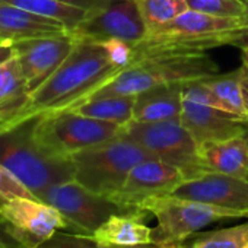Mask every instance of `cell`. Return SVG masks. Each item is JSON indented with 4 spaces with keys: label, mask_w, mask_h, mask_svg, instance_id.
I'll list each match as a JSON object with an SVG mask.
<instances>
[{
    "label": "cell",
    "mask_w": 248,
    "mask_h": 248,
    "mask_svg": "<svg viewBox=\"0 0 248 248\" xmlns=\"http://www.w3.org/2000/svg\"><path fill=\"white\" fill-rule=\"evenodd\" d=\"M120 70L121 69L109 60L101 43L78 38L67 59L30 95L25 108L12 123L72 109L88 99Z\"/></svg>",
    "instance_id": "obj_1"
},
{
    "label": "cell",
    "mask_w": 248,
    "mask_h": 248,
    "mask_svg": "<svg viewBox=\"0 0 248 248\" xmlns=\"http://www.w3.org/2000/svg\"><path fill=\"white\" fill-rule=\"evenodd\" d=\"M37 117L0 124V164L37 199L50 187L75 180L72 158L47 151L35 138Z\"/></svg>",
    "instance_id": "obj_2"
},
{
    "label": "cell",
    "mask_w": 248,
    "mask_h": 248,
    "mask_svg": "<svg viewBox=\"0 0 248 248\" xmlns=\"http://www.w3.org/2000/svg\"><path fill=\"white\" fill-rule=\"evenodd\" d=\"M148 158L152 156L121 132L72 156L75 180L96 194L112 197L123 187L133 167Z\"/></svg>",
    "instance_id": "obj_3"
},
{
    "label": "cell",
    "mask_w": 248,
    "mask_h": 248,
    "mask_svg": "<svg viewBox=\"0 0 248 248\" xmlns=\"http://www.w3.org/2000/svg\"><path fill=\"white\" fill-rule=\"evenodd\" d=\"M140 209L149 212L158 220V225L152 228V244L155 245L184 241L207 225L219 220L248 217L241 212L220 209L171 194L151 197L140 204Z\"/></svg>",
    "instance_id": "obj_4"
},
{
    "label": "cell",
    "mask_w": 248,
    "mask_h": 248,
    "mask_svg": "<svg viewBox=\"0 0 248 248\" xmlns=\"http://www.w3.org/2000/svg\"><path fill=\"white\" fill-rule=\"evenodd\" d=\"M117 124L86 117L73 109L37 115L35 138L51 154L72 158L75 154L107 142L121 133Z\"/></svg>",
    "instance_id": "obj_5"
},
{
    "label": "cell",
    "mask_w": 248,
    "mask_h": 248,
    "mask_svg": "<svg viewBox=\"0 0 248 248\" xmlns=\"http://www.w3.org/2000/svg\"><path fill=\"white\" fill-rule=\"evenodd\" d=\"M121 132L142 146L152 158L178 168L186 175V180L206 172L200 162L199 143L183 126L180 118L158 123L132 120Z\"/></svg>",
    "instance_id": "obj_6"
},
{
    "label": "cell",
    "mask_w": 248,
    "mask_h": 248,
    "mask_svg": "<svg viewBox=\"0 0 248 248\" xmlns=\"http://www.w3.org/2000/svg\"><path fill=\"white\" fill-rule=\"evenodd\" d=\"M38 199L56 207L73 231L89 235H92L112 215L139 209L118 204L109 197L91 191L76 180L50 187Z\"/></svg>",
    "instance_id": "obj_7"
},
{
    "label": "cell",
    "mask_w": 248,
    "mask_h": 248,
    "mask_svg": "<svg viewBox=\"0 0 248 248\" xmlns=\"http://www.w3.org/2000/svg\"><path fill=\"white\" fill-rule=\"evenodd\" d=\"M0 219L8 235L22 248H35L56 231L72 229L56 207L32 197L0 200Z\"/></svg>",
    "instance_id": "obj_8"
},
{
    "label": "cell",
    "mask_w": 248,
    "mask_h": 248,
    "mask_svg": "<svg viewBox=\"0 0 248 248\" xmlns=\"http://www.w3.org/2000/svg\"><path fill=\"white\" fill-rule=\"evenodd\" d=\"M72 34L95 43L120 38L136 46L146 38L148 30L138 0H107L102 8L91 11Z\"/></svg>",
    "instance_id": "obj_9"
},
{
    "label": "cell",
    "mask_w": 248,
    "mask_h": 248,
    "mask_svg": "<svg viewBox=\"0 0 248 248\" xmlns=\"http://www.w3.org/2000/svg\"><path fill=\"white\" fill-rule=\"evenodd\" d=\"M78 38L72 32L30 38L14 43L30 93L37 91L67 59Z\"/></svg>",
    "instance_id": "obj_10"
},
{
    "label": "cell",
    "mask_w": 248,
    "mask_h": 248,
    "mask_svg": "<svg viewBox=\"0 0 248 248\" xmlns=\"http://www.w3.org/2000/svg\"><path fill=\"white\" fill-rule=\"evenodd\" d=\"M170 194L220 209L241 212L248 216V180L242 177L203 172L184 180Z\"/></svg>",
    "instance_id": "obj_11"
},
{
    "label": "cell",
    "mask_w": 248,
    "mask_h": 248,
    "mask_svg": "<svg viewBox=\"0 0 248 248\" xmlns=\"http://www.w3.org/2000/svg\"><path fill=\"white\" fill-rule=\"evenodd\" d=\"M186 180V175L175 167L156 159L148 158L133 167L123 187L109 197L126 207H139L155 196L170 194Z\"/></svg>",
    "instance_id": "obj_12"
},
{
    "label": "cell",
    "mask_w": 248,
    "mask_h": 248,
    "mask_svg": "<svg viewBox=\"0 0 248 248\" xmlns=\"http://www.w3.org/2000/svg\"><path fill=\"white\" fill-rule=\"evenodd\" d=\"M180 121L199 145L244 136L248 127V120L190 98H183Z\"/></svg>",
    "instance_id": "obj_13"
},
{
    "label": "cell",
    "mask_w": 248,
    "mask_h": 248,
    "mask_svg": "<svg viewBox=\"0 0 248 248\" xmlns=\"http://www.w3.org/2000/svg\"><path fill=\"white\" fill-rule=\"evenodd\" d=\"M149 212L133 209L124 213H115L107 219L92 235L108 247H140L152 244V228L146 225Z\"/></svg>",
    "instance_id": "obj_14"
},
{
    "label": "cell",
    "mask_w": 248,
    "mask_h": 248,
    "mask_svg": "<svg viewBox=\"0 0 248 248\" xmlns=\"http://www.w3.org/2000/svg\"><path fill=\"white\" fill-rule=\"evenodd\" d=\"M70 32L62 22L44 18L12 5L0 3V40L16 43L30 38Z\"/></svg>",
    "instance_id": "obj_15"
},
{
    "label": "cell",
    "mask_w": 248,
    "mask_h": 248,
    "mask_svg": "<svg viewBox=\"0 0 248 248\" xmlns=\"http://www.w3.org/2000/svg\"><path fill=\"white\" fill-rule=\"evenodd\" d=\"M200 162L206 172H219L247 178L248 143L244 136L199 145Z\"/></svg>",
    "instance_id": "obj_16"
},
{
    "label": "cell",
    "mask_w": 248,
    "mask_h": 248,
    "mask_svg": "<svg viewBox=\"0 0 248 248\" xmlns=\"http://www.w3.org/2000/svg\"><path fill=\"white\" fill-rule=\"evenodd\" d=\"M183 85L162 83L136 95L133 120L158 123L180 118L183 108Z\"/></svg>",
    "instance_id": "obj_17"
},
{
    "label": "cell",
    "mask_w": 248,
    "mask_h": 248,
    "mask_svg": "<svg viewBox=\"0 0 248 248\" xmlns=\"http://www.w3.org/2000/svg\"><path fill=\"white\" fill-rule=\"evenodd\" d=\"M30 95L18 59L0 64V124L12 123L25 108Z\"/></svg>",
    "instance_id": "obj_18"
},
{
    "label": "cell",
    "mask_w": 248,
    "mask_h": 248,
    "mask_svg": "<svg viewBox=\"0 0 248 248\" xmlns=\"http://www.w3.org/2000/svg\"><path fill=\"white\" fill-rule=\"evenodd\" d=\"M242 27L241 18H219L207 14L187 9L168 25L155 31L167 35H187V37H212L226 34ZM152 34V32H151Z\"/></svg>",
    "instance_id": "obj_19"
},
{
    "label": "cell",
    "mask_w": 248,
    "mask_h": 248,
    "mask_svg": "<svg viewBox=\"0 0 248 248\" xmlns=\"http://www.w3.org/2000/svg\"><path fill=\"white\" fill-rule=\"evenodd\" d=\"M135 102L136 96L130 95L91 96L72 109L86 117L112 123L120 127H124L133 120Z\"/></svg>",
    "instance_id": "obj_20"
},
{
    "label": "cell",
    "mask_w": 248,
    "mask_h": 248,
    "mask_svg": "<svg viewBox=\"0 0 248 248\" xmlns=\"http://www.w3.org/2000/svg\"><path fill=\"white\" fill-rule=\"evenodd\" d=\"M242 76L244 66L226 75H216L203 79V82L210 89L220 109L232 115H236L242 120H248L242 92Z\"/></svg>",
    "instance_id": "obj_21"
},
{
    "label": "cell",
    "mask_w": 248,
    "mask_h": 248,
    "mask_svg": "<svg viewBox=\"0 0 248 248\" xmlns=\"http://www.w3.org/2000/svg\"><path fill=\"white\" fill-rule=\"evenodd\" d=\"M0 3L12 5L27 12L59 21L70 32H73L91 12L88 9L60 2V0H0Z\"/></svg>",
    "instance_id": "obj_22"
},
{
    "label": "cell",
    "mask_w": 248,
    "mask_h": 248,
    "mask_svg": "<svg viewBox=\"0 0 248 248\" xmlns=\"http://www.w3.org/2000/svg\"><path fill=\"white\" fill-rule=\"evenodd\" d=\"M148 34L168 25L188 9L186 0H138Z\"/></svg>",
    "instance_id": "obj_23"
},
{
    "label": "cell",
    "mask_w": 248,
    "mask_h": 248,
    "mask_svg": "<svg viewBox=\"0 0 248 248\" xmlns=\"http://www.w3.org/2000/svg\"><path fill=\"white\" fill-rule=\"evenodd\" d=\"M248 244V222L232 228L196 235L191 248H244Z\"/></svg>",
    "instance_id": "obj_24"
},
{
    "label": "cell",
    "mask_w": 248,
    "mask_h": 248,
    "mask_svg": "<svg viewBox=\"0 0 248 248\" xmlns=\"http://www.w3.org/2000/svg\"><path fill=\"white\" fill-rule=\"evenodd\" d=\"M35 248H123V247H108L99 244L93 235L59 229L50 238L40 242Z\"/></svg>",
    "instance_id": "obj_25"
},
{
    "label": "cell",
    "mask_w": 248,
    "mask_h": 248,
    "mask_svg": "<svg viewBox=\"0 0 248 248\" xmlns=\"http://www.w3.org/2000/svg\"><path fill=\"white\" fill-rule=\"evenodd\" d=\"M188 9L219 18H242L245 3L242 0H186Z\"/></svg>",
    "instance_id": "obj_26"
},
{
    "label": "cell",
    "mask_w": 248,
    "mask_h": 248,
    "mask_svg": "<svg viewBox=\"0 0 248 248\" xmlns=\"http://www.w3.org/2000/svg\"><path fill=\"white\" fill-rule=\"evenodd\" d=\"M109 57V60L120 69L127 67L132 64L135 57V46L120 40V38H109L101 43Z\"/></svg>",
    "instance_id": "obj_27"
},
{
    "label": "cell",
    "mask_w": 248,
    "mask_h": 248,
    "mask_svg": "<svg viewBox=\"0 0 248 248\" xmlns=\"http://www.w3.org/2000/svg\"><path fill=\"white\" fill-rule=\"evenodd\" d=\"M15 197L37 199L3 164H0V200H8Z\"/></svg>",
    "instance_id": "obj_28"
},
{
    "label": "cell",
    "mask_w": 248,
    "mask_h": 248,
    "mask_svg": "<svg viewBox=\"0 0 248 248\" xmlns=\"http://www.w3.org/2000/svg\"><path fill=\"white\" fill-rule=\"evenodd\" d=\"M229 46L238 47V48H248V27H241L233 31L232 41Z\"/></svg>",
    "instance_id": "obj_29"
},
{
    "label": "cell",
    "mask_w": 248,
    "mask_h": 248,
    "mask_svg": "<svg viewBox=\"0 0 248 248\" xmlns=\"http://www.w3.org/2000/svg\"><path fill=\"white\" fill-rule=\"evenodd\" d=\"M60 2L70 3V5H75L88 11H95V9L102 8L107 3V0H60Z\"/></svg>",
    "instance_id": "obj_30"
},
{
    "label": "cell",
    "mask_w": 248,
    "mask_h": 248,
    "mask_svg": "<svg viewBox=\"0 0 248 248\" xmlns=\"http://www.w3.org/2000/svg\"><path fill=\"white\" fill-rule=\"evenodd\" d=\"M15 57V48L12 43L8 41H0V64H3L5 62L11 60Z\"/></svg>",
    "instance_id": "obj_31"
},
{
    "label": "cell",
    "mask_w": 248,
    "mask_h": 248,
    "mask_svg": "<svg viewBox=\"0 0 248 248\" xmlns=\"http://www.w3.org/2000/svg\"><path fill=\"white\" fill-rule=\"evenodd\" d=\"M0 247H5V248H22L3 229H0Z\"/></svg>",
    "instance_id": "obj_32"
},
{
    "label": "cell",
    "mask_w": 248,
    "mask_h": 248,
    "mask_svg": "<svg viewBox=\"0 0 248 248\" xmlns=\"http://www.w3.org/2000/svg\"><path fill=\"white\" fill-rule=\"evenodd\" d=\"M242 92H244V101H245V109L248 115V67L244 66V76H242Z\"/></svg>",
    "instance_id": "obj_33"
},
{
    "label": "cell",
    "mask_w": 248,
    "mask_h": 248,
    "mask_svg": "<svg viewBox=\"0 0 248 248\" xmlns=\"http://www.w3.org/2000/svg\"><path fill=\"white\" fill-rule=\"evenodd\" d=\"M158 248H191V245H184L183 241L180 242H168V244H161L158 245Z\"/></svg>",
    "instance_id": "obj_34"
},
{
    "label": "cell",
    "mask_w": 248,
    "mask_h": 248,
    "mask_svg": "<svg viewBox=\"0 0 248 248\" xmlns=\"http://www.w3.org/2000/svg\"><path fill=\"white\" fill-rule=\"evenodd\" d=\"M241 59H242V66L248 67V48L241 50Z\"/></svg>",
    "instance_id": "obj_35"
},
{
    "label": "cell",
    "mask_w": 248,
    "mask_h": 248,
    "mask_svg": "<svg viewBox=\"0 0 248 248\" xmlns=\"http://www.w3.org/2000/svg\"><path fill=\"white\" fill-rule=\"evenodd\" d=\"M244 3H245V2H244ZM245 6H247L245 14H244V16L241 18V21H242V27H248V3H245Z\"/></svg>",
    "instance_id": "obj_36"
},
{
    "label": "cell",
    "mask_w": 248,
    "mask_h": 248,
    "mask_svg": "<svg viewBox=\"0 0 248 248\" xmlns=\"http://www.w3.org/2000/svg\"><path fill=\"white\" fill-rule=\"evenodd\" d=\"M129 248H158V245L151 244V245H140V247H129Z\"/></svg>",
    "instance_id": "obj_37"
},
{
    "label": "cell",
    "mask_w": 248,
    "mask_h": 248,
    "mask_svg": "<svg viewBox=\"0 0 248 248\" xmlns=\"http://www.w3.org/2000/svg\"><path fill=\"white\" fill-rule=\"evenodd\" d=\"M0 229H3L5 232H6V228H5V225H3V222H2V219H0ZM8 233V232H6Z\"/></svg>",
    "instance_id": "obj_38"
},
{
    "label": "cell",
    "mask_w": 248,
    "mask_h": 248,
    "mask_svg": "<svg viewBox=\"0 0 248 248\" xmlns=\"http://www.w3.org/2000/svg\"><path fill=\"white\" fill-rule=\"evenodd\" d=\"M244 139H245L247 143H248V127H247V130H245V133H244Z\"/></svg>",
    "instance_id": "obj_39"
},
{
    "label": "cell",
    "mask_w": 248,
    "mask_h": 248,
    "mask_svg": "<svg viewBox=\"0 0 248 248\" xmlns=\"http://www.w3.org/2000/svg\"><path fill=\"white\" fill-rule=\"evenodd\" d=\"M242 2H245V3H248V0H242Z\"/></svg>",
    "instance_id": "obj_40"
},
{
    "label": "cell",
    "mask_w": 248,
    "mask_h": 248,
    "mask_svg": "<svg viewBox=\"0 0 248 248\" xmlns=\"http://www.w3.org/2000/svg\"><path fill=\"white\" fill-rule=\"evenodd\" d=\"M244 248H248V244H247V245H245V247H244Z\"/></svg>",
    "instance_id": "obj_41"
},
{
    "label": "cell",
    "mask_w": 248,
    "mask_h": 248,
    "mask_svg": "<svg viewBox=\"0 0 248 248\" xmlns=\"http://www.w3.org/2000/svg\"><path fill=\"white\" fill-rule=\"evenodd\" d=\"M247 180H248V174H247Z\"/></svg>",
    "instance_id": "obj_42"
},
{
    "label": "cell",
    "mask_w": 248,
    "mask_h": 248,
    "mask_svg": "<svg viewBox=\"0 0 248 248\" xmlns=\"http://www.w3.org/2000/svg\"><path fill=\"white\" fill-rule=\"evenodd\" d=\"M0 248H5V247H0Z\"/></svg>",
    "instance_id": "obj_43"
},
{
    "label": "cell",
    "mask_w": 248,
    "mask_h": 248,
    "mask_svg": "<svg viewBox=\"0 0 248 248\" xmlns=\"http://www.w3.org/2000/svg\"><path fill=\"white\" fill-rule=\"evenodd\" d=\"M0 41H2V40H0Z\"/></svg>",
    "instance_id": "obj_44"
}]
</instances>
